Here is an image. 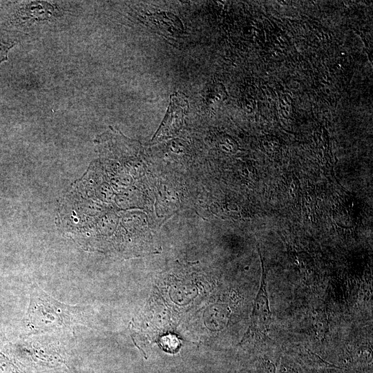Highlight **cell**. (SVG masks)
<instances>
[{
  "mask_svg": "<svg viewBox=\"0 0 373 373\" xmlns=\"http://www.w3.org/2000/svg\"><path fill=\"white\" fill-rule=\"evenodd\" d=\"M16 353H23L30 356L35 361L45 365L54 367L62 363V358L59 351L53 345L38 342L23 341L11 345Z\"/></svg>",
  "mask_w": 373,
  "mask_h": 373,
  "instance_id": "4",
  "label": "cell"
},
{
  "mask_svg": "<svg viewBox=\"0 0 373 373\" xmlns=\"http://www.w3.org/2000/svg\"><path fill=\"white\" fill-rule=\"evenodd\" d=\"M0 373H25L10 346L0 347Z\"/></svg>",
  "mask_w": 373,
  "mask_h": 373,
  "instance_id": "5",
  "label": "cell"
},
{
  "mask_svg": "<svg viewBox=\"0 0 373 373\" xmlns=\"http://www.w3.org/2000/svg\"><path fill=\"white\" fill-rule=\"evenodd\" d=\"M87 322L86 307L61 303L39 285H31L24 322L29 334L70 330L76 325H87Z\"/></svg>",
  "mask_w": 373,
  "mask_h": 373,
  "instance_id": "1",
  "label": "cell"
},
{
  "mask_svg": "<svg viewBox=\"0 0 373 373\" xmlns=\"http://www.w3.org/2000/svg\"><path fill=\"white\" fill-rule=\"evenodd\" d=\"M271 321V312L267 291L266 276L263 269L260 286L254 303L251 324L245 338H265Z\"/></svg>",
  "mask_w": 373,
  "mask_h": 373,
  "instance_id": "3",
  "label": "cell"
},
{
  "mask_svg": "<svg viewBox=\"0 0 373 373\" xmlns=\"http://www.w3.org/2000/svg\"><path fill=\"white\" fill-rule=\"evenodd\" d=\"M188 107V98L184 93L178 91L172 94L166 115L151 142H157L175 136L182 128Z\"/></svg>",
  "mask_w": 373,
  "mask_h": 373,
  "instance_id": "2",
  "label": "cell"
},
{
  "mask_svg": "<svg viewBox=\"0 0 373 373\" xmlns=\"http://www.w3.org/2000/svg\"><path fill=\"white\" fill-rule=\"evenodd\" d=\"M10 48L8 44H0V63L7 58V52Z\"/></svg>",
  "mask_w": 373,
  "mask_h": 373,
  "instance_id": "6",
  "label": "cell"
}]
</instances>
